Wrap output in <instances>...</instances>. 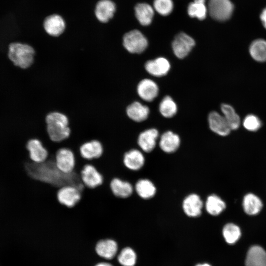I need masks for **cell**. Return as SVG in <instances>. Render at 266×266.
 <instances>
[{
	"label": "cell",
	"instance_id": "1",
	"mask_svg": "<svg viewBox=\"0 0 266 266\" xmlns=\"http://www.w3.org/2000/svg\"><path fill=\"white\" fill-rule=\"evenodd\" d=\"M56 154L48 153L47 159L43 162L36 163L32 161L30 157L23 163L24 169L31 178L48 183L58 188L71 185L81 192L85 187L81 173L73 170L69 173L61 171L55 163Z\"/></svg>",
	"mask_w": 266,
	"mask_h": 266
},
{
	"label": "cell",
	"instance_id": "2",
	"mask_svg": "<svg viewBox=\"0 0 266 266\" xmlns=\"http://www.w3.org/2000/svg\"><path fill=\"white\" fill-rule=\"evenodd\" d=\"M46 130L50 139L60 142L66 139L70 134L68 117L59 111L48 113L45 117Z\"/></svg>",
	"mask_w": 266,
	"mask_h": 266
},
{
	"label": "cell",
	"instance_id": "3",
	"mask_svg": "<svg viewBox=\"0 0 266 266\" xmlns=\"http://www.w3.org/2000/svg\"><path fill=\"white\" fill-rule=\"evenodd\" d=\"M35 50L31 45L20 42L9 45L8 56L13 64L23 69L30 67L33 63Z\"/></svg>",
	"mask_w": 266,
	"mask_h": 266
},
{
	"label": "cell",
	"instance_id": "4",
	"mask_svg": "<svg viewBox=\"0 0 266 266\" xmlns=\"http://www.w3.org/2000/svg\"><path fill=\"white\" fill-rule=\"evenodd\" d=\"M208 14L218 21L229 19L233 11V5L230 0H209L207 4Z\"/></svg>",
	"mask_w": 266,
	"mask_h": 266
},
{
	"label": "cell",
	"instance_id": "5",
	"mask_svg": "<svg viewBox=\"0 0 266 266\" xmlns=\"http://www.w3.org/2000/svg\"><path fill=\"white\" fill-rule=\"evenodd\" d=\"M148 44L146 37L138 30L127 32L123 37V45L131 53L143 52L147 47Z\"/></svg>",
	"mask_w": 266,
	"mask_h": 266
},
{
	"label": "cell",
	"instance_id": "6",
	"mask_svg": "<svg viewBox=\"0 0 266 266\" xmlns=\"http://www.w3.org/2000/svg\"><path fill=\"white\" fill-rule=\"evenodd\" d=\"M195 45L194 39L187 33L181 32L174 37L172 48L174 55L179 59L186 57Z\"/></svg>",
	"mask_w": 266,
	"mask_h": 266
},
{
	"label": "cell",
	"instance_id": "7",
	"mask_svg": "<svg viewBox=\"0 0 266 266\" xmlns=\"http://www.w3.org/2000/svg\"><path fill=\"white\" fill-rule=\"evenodd\" d=\"M55 163L57 168L62 172L71 173L75 166L74 154L69 148H60L56 153Z\"/></svg>",
	"mask_w": 266,
	"mask_h": 266
},
{
	"label": "cell",
	"instance_id": "8",
	"mask_svg": "<svg viewBox=\"0 0 266 266\" xmlns=\"http://www.w3.org/2000/svg\"><path fill=\"white\" fill-rule=\"evenodd\" d=\"M81 198V192L75 187L71 185L63 186L59 189L57 192L58 201L68 208L75 206Z\"/></svg>",
	"mask_w": 266,
	"mask_h": 266
},
{
	"label": "cell",
	"instance_id": "9",
	"mask_svg": "<svg viewBox=\"0 0 266 266\" xmlns=\"http://www.w3.org/2000/svg\"><path fill=\"white\" fill-rule=\"evenodd\" d=\"M81 180L85 186L94 189L101 185L103 181L102 174L92 164H87L81 171Z\"/></svg>",
	"mask_w": 266,
	"mask_h": 266
},
{
	"label": "cell",
	"instance_id": "10",
	"mask_svg": "<svg viewBox=\"0 0 266 266\" xmlns=\"http://www.w3.org/2000/svg\"><path fill=\"white\" fill-rule=\"evenodd\" d=\"M31 160L34 163L44 162L48 157V152L41 141L37 138L29 139L26 144Z\"/></svg>",
	"mask_w": 266,
	"mask_h": 266
},
{
	"label": "cell",
	"instance_id": "11",
	"mask_svg": "<svg viewBox=\"0 0 266 266\" xmlns=\"http://www.w3.org/2000/svg\"><path fill=\"white\" fill-rule=\"evenodd\" d=\"M43 28L48 34L51 36L57 37L64 32L66 23L60 15L52 14L45 19Z\"/></svg>",
	"mask_w": 266,
	"mask_h": 266
},
{
	"label": "cell",
	"instance_id": "12",
	"mask_svg": "<svg viewBox=\"0 0 266 266\" xmlns=\"http://www.w3.org/2000/svg\"><path fill=\"white\" fill-rule=\"evenodd\" d=\"M118 245L116 241L112 239H103L99 240L95 246V251L100 257L111 260L117 254Z\"/></svg>",
	"mask_w": 266,
	"mask_h": 266
},
{
	"label": "cell",
	"instance_id": "13",
	"mask_svg": "<svg viewBox=\"0 0 266 266\" xmlns=\"http://www.w3.org/2000/svg\"><path fill=\"white\" fill-rule=\"evenodd\" d=\"M203 203L200 196L192 194L187 196L182 203V208L185 214L192 218L200 216L202 212Z\"/></svg>",
	"mask_w": 266,
	"mask_h": 266
},
{
	"label": "cell",
	"instance_id": "14",
	"mask_svg": "<svg viewBox=\"0 0 266 266\" xmlns=\"http://www.w3.org/2000/svg\"><path fill=\"white\" fill-rule=\"evenodd\" d=\"M208 121L210 130L217 134L224 136L230 133L231 130L224 117L217 112H210Z\"/></svg>",
	"mask_w": 266,
	"mask_h": 266
},
{
	"label": "cell",
	"instance_id": "15",
	"mask_svg": "<svg viewBox=\"0 0 266 266\" xmlns=\"http://www.w3.org/2000/svg\"><path fill=\"white\" fill-rule=\"evenodd\" d=\"M137 92L142 100L146 101H152L157 97L159 88L153 80L144 79L138 84Z\"/></svg>",
	"mask_w": 266,
	"mask_h": 266
},
{
	"label": "cell",
	"instance_id": "16",
	"mask_svg": "<svg viewBox=\"0 0 266 266\" xmlns=\"http://www.w3.org/2000/svg\"><path fill=\"white\" fill-rule=\"evenodd\" d=\"M145 68L151 75L160 77L167 73L170 68V65L166 59L159 57L154 60L147 61L145 64Z\"/></svg>",
	"mask_w": 266,
	"mask_h": 266
},
{
	"label": "cell",
	"instance_id": "17",
	"mask_svg": "<svg viewBox=\"0 0 266 266\" xmlns=\"http://www.w3.org/2000/svg\"><path fill=\"white\" fill-rule=\"evenodd\" d=\"M103 151L101 143L98 140H92L84 143L80 147L81 157L86 160L99 158Z\"/></svg>",
	"mask_w": 266,
	"mask_h": 266
},
{
	"label": "cell",
	"instance_id": "18",
	"mask_svg": "<svg viewBox=\"0 0 266 266\" xmlns=\"http://www.w3.org/2000/svg\"><path fill=\"white\" fill-rule=\"evenodd\" d=\"M110 187L113 195L120 199L129 198L133 192V187L131 182L118 177L112 179Z\"/></svg>",
	"mask_w": 266,
	"mask_h": 266
},
{
	"label": "cell",
	"instance_id": "19",
	"mask_svg": "<svg viewBox=\"0 0 266 266\" xmlns=\"http://www.w3.org/2000/svg\"><path fill=\"white\" fill-rule=\"evenodd\" d=\"M144 157L138 150L131 149L126 152L123 162L125 166L130 170L136 171L140 169L144 164Z\"/></svg>",
	"mask_w": 266,
	"mask_h": 266
},
{
	"label": "cell",
	"instance_id": "20",
	"mask_svg": "<svg viewBox=\"0 0 266 266\" xmlns=\"http://www.w3.org/2000/svg\"><path fill=\"white\" fill-rule=\"evenodd\" d=\"M116 10L115 3L110 0H100L97 4L95 15L98 20L102 23L108 22Z\"/></svg>",
	"mask_w": 266,
	"mask_h": 266
},
{
	"label": "cell",
	"instance_id": "21",
	"mask_svg": "<svg viewBox=\"0 0 266 266\" xmlns=\"http://www.w3.org/2000/svg\"><path fill=\"white\" fill-rule=\"evenodd\" d=\"M158 131L155 129L146 130L139 134L137 144L145 152H150L155 148L158 137Z\"/></svg>",
	"mask_w": 266,
	"mask_h": 266
},
{
	"label": "cell",
	"instance_id": "22",
	"mask_svg": "<svg viewBox=\"0 0 266 266\" xmlns=\"http://www.w3.org/2000/svg\"><path fill=\"white\" fill-rule=\"evenodd\" d=\"M245 266H266V251L261 246L254 245L248 250Z\"/></svg>",
	"mask_w": 266,
	"mask_h": 266
},
{
	"label": "cell",
	"instance_id": "23",
	"mask_svg": "<svg viewBox=\"0 0 266 266\" xmlns=\"http://www.w3.org/2000/svg\"><path fill=\"white\" fill-rule=\"evenodd\" d=\"M154 9L150 4L141 2L137 3L134 7V13L139 23L142 26H146L152 22Z\"/></svg>",
	"mask_w": 266,
	"mask_h": 266
},
{
	"label": "cell",
	"instance_id": "24",
	"mask_svg": "<svg viewBox=\"0 0 266 266\" xmlns=\"http://www.w3.org/2000/svg\"><path fill=\"white\" fill-rule=\"evenodd\" d=\"M180 139L179 136L171 131H167L161 136L159 145L165 152L171 153L179 147Z\"/></svg>",
	"mask_w": 266,
	"mask_h": 266
},
{
	"label": "cell",
	"instance_id": "25",
	"mask_svg": "<svg viewBox=\"0 0 266 266\" xmlns=\"http://www.w3.org/2000/svg\"><path fill=\"white\" fill-rule=\"evenodd\" d=\"M126 114L130 119L136 122H140L148 118L149 109L140 102L134 101L127 107Z\"/></svg>",
	"mask_w": 266,
	"mask_h": 266
},
{
	"label": "cell",
	"instance_id": "26",
	"mask_svg": "<svg viewBox=\"0 0 266 266\" xmlns=\"http://www.w3.org/2000/svg\"><path fill=\"white\" fill-rule=\"evenodd\" d=\"M242 205L244 211L246 214L249 215H255L262 210L263 203L257 196L252 193H249L244 197Z\"/></svg>",
	"mask_w": 266,
	"mask_h": 266
},
{
	"label": "cell",
	"instance_id": "27",
	"mask_svg": "<svg viewBox=\"0 0 266 266\" xmlns=\"http://www.w3.org/2000/svg\"><path fill=\"white\" fill-rule=\"evenodd\" d=\"M187 13L191 18L200 20H204L208 14L207 6L204 0H194L191 2L187 7Z\"/></svg>",
	"mask_w": 266,
	"mask_h": 266
},
{
	"label": "cell",
	"instance_id": "28",
	"mask_svg": "<svg viewBox=\"0 0 266 266\" xmlns=\"http://www.w3.org/2000/svg\"><path fill=\"white\" fill-rule=\"evenodd\" d=\"M205 207L208 214L212 216H217L225 209L226 205L219 197L216 195H211L207 197Z\"/></svg>",
	"mask_w": 266,
	"mask_h": 266
},
{
	"label": "cell",
	"instance_id": "29",
	"mask_svg": "<svg viewBox=\"0 0 266 266\" xmlns=\"http://www.w3.org/2000/svg\"><path fill=\"white\" fill-rule=\"evenodd\" d=\"M134 188L138 196L143 199L152 198L156 192L155 185L150 180L147 179H142L137 181Z\"/></svg>",
	"mask_w": 266,
	"mask_h": 266
},
{
	"label": "cell",
	"instance_id": "30",
	"mask_svg": "<svg viewBox=\"0 0 266 266\" xmlns=\"http://www.w3.org/2000/svg\"><path fill=\"white\" fill-rule=\"evenodd\" d=\"M251 57L256 61H266V40L258 39L253 41L249 47Z\"/></svg>",
	"mask_w": 266,
	"mask_h": 266
},
{
	"label": "cell",
	"instance_id": "31",
	"mask_svg": "<svg viewBox=\"0 0 266 266\" xmlns=\"http://www.w3.org/2000/svg\"><path fill=\"white\" fill-rule=\"evenodd\" d=\"M221 109L223 114V116L227 122L231 130L237 129L240 124V119L233 108L229 104H222Z\"/></svg>",
	"mask_w": 266,
	"mask_h": 266
},
{
	"label": "cell",
	"instance_id": "32",
	"mask_svg": "<svg viewBox=\"0 0 266 266\" xmlns=\"http://www.w3.org/2000/svg\"><path fill=\"white\" fill-rule=\"evenodd\" d=\"M137 259L136 252L130 247L123 248L117 255V261L122 266H134Z\"/></svg>",
	"mask_w": 266,
	"mask_h": 266
},
{
	"label": "cell",
	"instance_id": "33",
	"mask_svg": "<svg viewBox=\"0 0 266 266\" xmlns=\"http://www.w3.org/2000/svg\"><path fill=\"white\" fill-rule=\"evenodd\" d=\"M222 233L226 242L230 244L235 243L241 235L239 228L233 223L227 224L223 229Z\"/></svg>",
	"mask_w": 266,
	"mask_h": 266
},
{
	"label": "cell",
	"instance_id": "34",
	"mask_svg": "<svg viewBox=\"0 0 266 266\" xmlns=\"http://www.w3.org/2000/svg\"><path fill=\"white\" fill-rule=\"evenodd\" d=\"M177 107L176 103L169 96H166L161 101L159 110L163 116L171 118L177 112Z\"/></svg>",
	"mask_w": 266,
	"mask_h": 266
},
{
	"label": "cell",
	"instance_id": "35",
	"mask_svg": "<svg viewBox=\"0 0 266 266\" xmlns=\"http://www.w3.org/2000/svg\"><path fill=\"white\" fill-rule=\"evenodd\" d=\"M153 7L155 11L162 16H167L173 11L172 0H154Z\"/></svg>",
	"mask_w": 266,
	"mask_h": 266
},
{
	"label": "cell",
	"instance_id": "36",
	"mask_svg": "<svg viewBox=\"0 0 266 266\" xmlns=\"http://www.w3.org/2000/svg\"><path fill=\"white\" fill-rule=\"evenodd\" d=\"M243 125L246 130L251 132H255L261 127L262 123L257 116L249 114L245 117Z\"/></svg>",
	"mask_w": 266,
	"mask_h": 266
},
{
	"label": "cell",
	"instance_id": "37",
	"mask_svg": "<svg viewBox=\"0 0 266 266\" xmlns=\"http://www.w3.org/2000/svg\"><path fill=\"white\" fill-rule=\"evenodd\" d=\"M260 19L263 26L266 29V7L262 11L260 15Z\"/></svg>",
	"mask_w": 266,
	"mask_h": 266
},
{
	"label": "cell",
	"instance_id": "38",
	"mask_svg": "<svg viewBox=\"0 0 266 266\" xmlns=\"http://www.w3.org/2000/svg\"><path fill=\"white\" fill-rule=\"evenodd\" d=\"M94 266H114L109 263L102 262H100V263H97Z\"/></svg>",
	"mask_w": 266,
	"mask_h": 266
},
{
	"label": "cell",
	"instance_id": "39",
	"mask_svg": "<svg viewBox=\"0 0 266 266\" xmlns=\"http://www.w3.org/2000/svg\"><path fill=\"white\" fill-rule=\"evenodd\" d=\"M195 266H211L209 264L207 263H199L196 265Z\"/></svg>",
	"mask_w": 266,
	"mask_h": 266
},
{
	"label": "cell",
	"instance_id": "40",
	"mask_svg": "<svg viewBox=\"0 0 266 266\" xmlns=\"http://www.w3.org/2000/svg\"></svg>",
	"mask_w": 266,
	"mask_h": 266
}]
</instances>
